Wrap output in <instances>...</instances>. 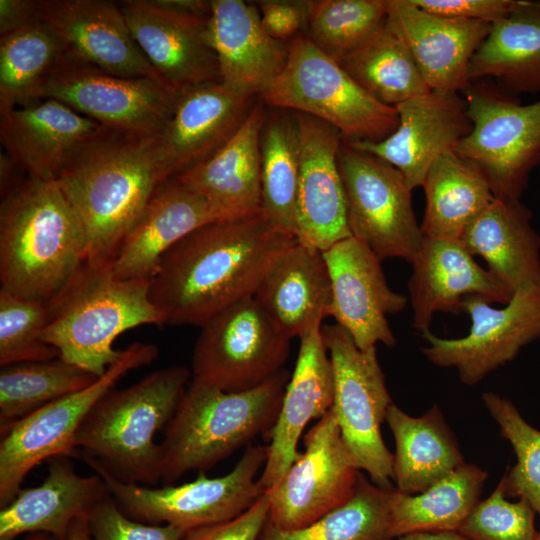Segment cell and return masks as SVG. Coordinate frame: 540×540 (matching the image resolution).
Segmentation results:
<instances>
[{"instance_id":"1","label":"cell","mask_w":540,"mask_h":540,"mask_svg":"<svg viewBox=\"0 0 540 540\" xmlns=\"http://www.w3.org/2000/svg\"><path fill=\"white\" fill-rule=\"evenodd\" d=\"M296 241L262 213L206 224L164 255L151 279V301L165 324L202 327L227 307L254 296L271 262Z\"/></svg>"},{"instance_id":"2","label":"cell","mask_w":540,"mask_h":540,"mask_svg":"<svg viewBox=\"0 0 540 540\" xmlns=\"http://www.w3.org/2000/svg\"><path fill=\"white\" fill-rule=\"evenodd\" d=\"M156 138L104 127L55 179L83 226L91 265L111 264L157 186Z\"/></svg>"},{"instance_id":"3","label":"cell","mask_w":540,"mask_h":540,"mask_svg":"<svg viewBox=\"0 0 540 540\" xmlns=\"http://www.w3.org/2000/svg\"><path fill=\"white\" fill-rule=\"evenodd\" d=\"M1 200L0 289L49 302L86 262L80 219L55 179L28 176Z\"/></svg>"},{"instance_id":"4","label":"cell","mask_w":540,"mask_h":540,"mask_svg":"<svg viewBox=\"0 0 540 540\" xmlns=\"http://www.w3.org/2000/svg\"><path fill=\"white\" fill-rule=\"evenodd\" d=\"M289 379L283 369L241 392L192 379L159 444L163 485H174L191 471L206 473L256 437L269 438Z\"/></svg>"},{"instance_id":"5","label":"cell","mask_w":540,"mask_h":540,"mask_svg":"<svg viewBox=\"0 0 540 540\" xmlns=\"http://www.w3.org/2000/svg\"><path fill=\"white\" fill-rule=\"evenodd\" d=\"M184 366L156 370L138 382L111 389L89 411L74 446L119 480L144 486L161 481L158 431L173 418L188 388ZM80 458V457H79Z\"/></svg>"},{"instance_id":"6","label":"cell","mask_w":540,"mask_h":540,"mask_svg":"<svg viewBox=\"0 0 540 540\" xmlns=\"http://www.w3.org/2000/svg\"><path fill=\"white\" fill-rule=\"evenodd\" d=\"M150 283L118 279L111 264L85 262L62 292L47 302L49 320L42 339L64 361L102 376L122 353L113 348L120 334L145 324H165L151 301Z\"/></svg>"},{"instance_id":"7","label":"cell","mask_w":540,"mask_h":540,"mask_svg":"<svg viewBox=\"0 0 540 540\" xmlns=\"http://www.w3.org/2000/svg\"><path fill=\"white\" fill-rule=\"evenodd\" d=\"M267 104L318 118L336 128L344 142L381 141L398 126L395 107L361 88L307 37L288 45L283 70L259 95Z\"/></svg>"},{"instance_id":"8","label":"cell","mask_w":540,"mask_h":540,"mask_svg":"<svg viewBox=\"0 0 540 540\" xmlns=\"http://www.w3.org/2000/svg\"><path fill=\"white\" fill-rule=\"evenodd\" d=\"M268 457V446H247L234 468L220 477L199 472L195 480L161 488L119 480L87 456L80 458L105 482L118 507L147 524H169L185 532L230 520L264 493L257 475Z\"/></svg>"},{"instance_id":"9","label":"cell","mask_w":540,"mask_h":540,"mask_svg":"<svg viewBox=\"0 0 540 540\" xmlns=\"http://www.w3.org/2000/svg\"><path fill=\"white\" fill-rule=\"evenodd\" d=\"M464 96L472 126L453 150L481 171L495 198L520 201L540 165V99L524 105L483 83Z\"/></svg>"},{"instance_id":"10","label":"cell","mask_w":540,"mask_h":540,"mask_svg":"<svg viewBox=\"0 0 540 540\" xmlns=\"http://www.w3.org/2000/svg\"><path fill=\"white\" fill-rule=\"evenodd\" d=\"M158 356L154 344L135 342L106 372L87 387L52 401L0 430V507L20 491L27 474L55 456L80 457L74 440L93 406L131 370L150 364Z\"/></svg>"},{"instance_id":"11","label":"cell","mask_w":540,"mask_h":540,"mask_svg":"<svg viewBox=\"0 0 540 540\" xmlns=\"http://www.w3.org/2000/svg\"><path fill=\"white\" fill-rule=\"evenodd\" d=\"M331 361L333 411L342 439L359 470L382 488H392L394 456L381 435L392 404L376 347L362 350L339 325L322 326Z\"/></svg>"},{"instance_id":"12","label":"cell","mask_w":540,"mask_h":540,"mask_svg":"<svg viewBox=\"0 0 540 540\" xmlns=\"http://www.w3.org/2000/svg\"><path fill=\"white\" fill-rule=\"evenodd\" d=\"M338 166L351 236L382 262L400 258L411 263L424 235L412 206L413 190L403 174L344 141Z\"/></svg>"},{"instance_id":"13","label":"cell","mask_w":540,"mask_h":540,"mask_svg":"<svg viewBox=\"0 0 540 540\" xmlns=\"http://www.w3.org/2000/svg\"><path fill=\"white\" fill-rule=\"evenodd\" d=\"M177 95L160 79L113 75L66 54L38 99H55L109 129L157 138L173 115Z\"/></svg>"},{"instance_id":"14","label":"cell","mask_w":540,"mask_h":540,"mask_svg":"<svg viewBox=\"0 0 540 540\" xmlns=\"http://www.w3.org/2000/svg\"><path fill=\"white\" fill-rule=\"evenodd\" d=\"M200 328L192 357L193 380L241 392L284 369L290 339L253 296L222 310Z\"/></svg>"},{"instance_id":"15","label":"cell","mask_w":540,"mask_h":540,"mask_svg":"<svg viewBox=\"0 0 540 540\" xmlns=\"http://www.w3.org/2000/svg\"><path fill=\"white\" fill-rule=\"evenodd\" d=\"M462 312L471 322L465 336L441 338L429 330L421 337L427 343L422 348L424 356L436 366L455 368L465 385L479 383L540 339V286L517 290L501 308L469 296L462 303Z\"/></svg>"},{"instance_id":"16","label":"cell","mask_w":540,"mask_h":540,"mask_svg":"<svg viewBox=\"0 0 540 540\" xmlns=\"http://www.w3.org/2000/svg\"><path fill=\"white\" fill-rule=\"evenodd\" d=\"M304 451L269 490L268 524L279 530L305 527L345 504L360 470L330 409L307 431Z\"/></svg>"},{"instance_id":"17","label":"cell","mask_w":540,"mask_h":540,"mask_svg":"<svg viewBox=\"0 0 540 540\" xmlns=\"http://www.w3.org/2000/svg\"><path fill=\"white\" fill-rule=\"evenodd\" d=\"M331 284L330 316L362 350L396 338L387 316L403 311L408 299L390 288L382 261L353 237L323 251Z\"/></svg>"},{"instance_id":"18","label":"cell","mask_w":540,"mask_h":540,"mask_svg":"<svg viewBox=\"0 0 540 540\" xmlns=\"http://www.w3.org/2000/svg\"><path fill=\"white\" fill-rule=\"evenodd\" d=\"M130 33L158 76L171 88L220 81L207 36L209 17L173 10L160 0L119 1Z\"/></svg>"},{"instance_id":"19","label":"cell","mask_w":540,"mask_h":540,"mask_svg":"<svg viewBox=\"0 0 540 540\" xmlns=\"http://www.w3.org/2000/svg\"><path fill=\"white\" fill-rule=\"evenodd\" d=\"M299 136L298 242L325 251L352 237L338 166L343 144L340 132L328 123L294 112Z\"/></svg>"},{"instance_id":"20","label":"cell","mask_w":540,"mask_h":540,"mask_svg":"<svg viewBox=\"0 0 540 540\" xmlns=\"http://www.w3.org/2000/svg\"><path fill=\"white\" fill-rule=\"evenodd\" d=\"M252 101L229 90L221 81L180 89L173 115L156 138L160 183L220 149L246 119Z\"/></svg>"},{"instance_id":"21","label":"cell","mask_w":540,"mask_h":540,"mask_svg":"<svg viewBox=\"0 0 540 540\" xmlns=\"http://www.w3.org/2000/svg\"><path fill=\"white\" fill-rule=\"evenodd\" d=\"M398 126L381 141L345 142L398 169L412 190L422 187L433 162L471 130L466 103L457 92L433 91L396 107Z\"/></svg>"},{"instance_id":"22","label":"cell","mask_w":540,"mask_h":540,"mask_svg":"<svg viewBox=\"0 0 540 540\" xmlns=\"http://www.w3.org/2000/svg\"><path fill=\"white\" fill-rule=\"evenodd\" d=\"M39 21L70 57L113 75L161 80L133 39L118 2L39 0Z\"/></svg>"},{"instance_id":"23","label":"cell","mask_w":540,"mask_h":540,"mask_svg":"<svg viewBox=\"0 0 540 540\" xmlns=\"http://www.w3.org/2000/svg\"><path fill=\"white\" fill-rule=\"evenodd\" d=\"M386 24L404 42L433 91L464 92L471 59L491 23L437 15L411 0H387Z\"/></svg>"},{"instance_id":"24","label":"cell","mask_w":540,"mask_h":540,"mask_svg":"<svg viewBox=\"0 0 540 540\" xmlns=\"http://www.w3.org/2000/svg\"><path fill=\"white\" fill-rule=\"evenodd\" d=\"M408 281L412 326L429 331L438 312L460 314L469 296L506 304L513 293L481 267L461 241L424 237Z\"/></svg>"},{"instance_id":"25","label":"cell","mask_w":540,"mask_h":540,"mask_svg":"<svg viewBox=\"0 0 540 540\" xmlns=\"http://www.w3.org/2000/svg\"><path fill=\"white\" fill-rule=\"evenodd\" d=\"M266 117L260 104L253 105L241 126L220 149L174 177L205 199L218 221L261 213L260 139Z\"/></svg>"},{"instance_id":"26","label":"cell","mask_w":540,"mask_h":540,"mask_svg":"<svg viewBox=\"0 0 540 540\" xmlns=\"http://www.w3.org/2000/svg\"><path fill=\"white\" fill-rule=\"evenodd\" d=\"M208 41L217 57L221 83L253 99L283 70L288 45L270 37L255 4L211 0Z\"/></svg>"},{"instance_id":"27","label":"cell","mask_w":540,"mask_h":540,"mask_svg":"<svg viewBox=\"0 0 540 540\" xmlns=\"http://www.w3.org/2000/svg\"><path fill=\"white\" fill-rule=\"evenodd\" d=\"M334 382L322 325L300 338L297 360L270 432L268 457L258 482L265 491L276 485L298 458L299 439L311 420L332 407Z\"/></svg>"},{"instance_id":"28","label":"cell","mask_w":540,"mask_h":540,"mask_svg":"<svg viewBox=\"0 0 540 540\" xmlns=\"http://www.w3.org/2000/svg\"><path fill=\"white\" fill-rule=\"evenodd\" d=\"M103 128L62 102L40 98L0 115V142L29 177L53 180Z\"/></svg>"},{"instance_id":"29","label":"cell","mask_w":540,"mask_h":540,"mask_svg":"<svg viewBox=\"0 0 540 540\" xmlns=\"http://www.w3.org/2000/svg\"><path fill=\"white\" fill-rule=\"evenodd\" d=\"M214 221L218 219L206 200L176 178L160 183L113 259V275L151 280L174 245Z\"/></svg>"},{"instance_id":"30","label":"cell","mask_w":540,"mask_h":540,"mask_svg":"<svg viewBox=\"0 0 540 540\" xmlns=\"http://www.w3.org/2000/svg\"><path fill=\"white\" fill-rule=\"evenodd\" d=\"M48 474L33 488L20 489L0 511V540H16L23 534L44 532L66 540L73 523L89 518L96 505L109 494L98 475L82 476L71 457L48 459Z\"/></svg>"},{"instance_id":"31","label":"cell","mask_w":540,"mask_h":540,"mask_svg":"<svg viewBox=\"0 0 540 540\" xmlns=\"http://www.w3.org/2000/svg\"><path fill=\"white\" fill-rule=\"evenodd\" d=\"M253 297L287 338H302L330 316L323 252L296 241L271 262Z\"/></svg>"},{"instance_id":"32","label":"cell","mask_w":540,"mask_h":540,"mask_svg":"<svg viewBox=\"0 0 540 540\" xmlns=\"http://www.w3.org/2000/svg\"><path fill=\"white\" fill-rule=\"evenodd\" d=\"M532 211L520 201L495 198L469 225L461 243L513 294L540 286V235Z\"/></svg>"},{"instance_id":"33","label":"cell","mask_w":540,"mask_h":540,"mask_svg":"<svg viewBox=\"0 0 540 540\" xmlns=\"http://www.w3.org/2000/svg\"><path fill=\"white\" fill-rule=\"evenodd\" d=\"M494 78L517 97L540 93V4L521 0L507 17L491 23L469 65L471 82Z\"/></svg>"},{"instance_id":"34","label":"cell","mask_w":540,"mask_h":540,"mask_svg":"<svg viewBox=\"0 0 540 540\" xmlns=\"http://www.w3.org/2000/svg\"><path fill=\"white\" fill-rule=\"evenodd\" d=\"M385 421L395 441L393 480L399 492L421 493L465 463L436 405L412 417L392 403Z\"/></svg>"},{"instance_id":"35","label":"cell","mask_w":540,"mask_h":540,"mask_svg":"<svg viewBox=\"0 0 540 540\" xmlns=\"http://www.w3.org/2000/svg\"><path fill=\"white\" fill-rule=\"evenodd\" d=\"M422 188L425 210L420 225L424 237L429 238L460 241L495 199L481 171L454 150L433 162Z\"/></svg>"},{"instance_id":"36","label":"cell","mask_w":540,"mask_h":540,"mask_svg":"<svg viewBox=\"0 0 540 540\" xmlns=\"http://www.w3.org/2000/svg\"><path fill=\"white\" fill-rule=\"evenodd\" d=\"M487 473L463 463L417 494L394 488L391 497L390 539L417 533L458 532L479 502Z\"/></svg>"},{"instance_id":"37","label":"cell","mask_w":540,"mask_h":540,"mask_svg":"<svg viewBox=\"0 0 540 540\" xmlns=\"http://www.w3.org/2000/svg\"><path fill=\"white\" fill-rule=\"evenodd\" d=\"M340 65L361 88L388 106L430 91L406 45L386 21Z\"/></svg>"},{"instance_id":"38","label":"cell","mask_w":540,"mask_h":540,"mask_svg":"<svg viewBox=\"0 0 540 540\" xmlns=\"http://www.w3.org/2000/svg\"><path fill=\"white\" fill-rule=\"evenodd\" d=\"M260 158L261 213L277 230L296 237L300 165L294 113H273L266 117Z\"/></svg>"},{"instance_id":"39","label":"cell","mask_w":540,"mask_h":540,"mask_svg":"<svg viewBox=\"0 0 540 540\" xmlns=\"http://www.w3.org/2000/svg\"><path fill=\"white\" fill-rule=\"evenodd\" d=\"M66 52L41 22L0 35V115L38 99Z\"/></svg>"},{"instance_id":"40","label":"cell","mask_w":540,"mask_h":540,"mask_svg":"<svg viewBox=\"0 0 540 540\" xmlns=\"http://www.w3.org/2000/svg\"><path fill=\"white\" fill-rule=\"evenodd\" d=\"M394 488H382L360 473L355 491L342 506L309 525L294 530L265 526L261 540H391V497Z\"/></svg>"},{"instance_id":"41","label":"cell","mask_w":540,"mask_h":540,"mask_svg":"<svg viewBox=\"0 0 540 540\" xmlns=\"http://www.w3.org/2000/svg\"><path fill=\"white\" fill-rule=\"evenodd\" d=\"M97 378L60 357L1 366L0 430Z\"/></svg>"},{"instance_id":"42","label":"cell","mask_w":540,"mask_h":540,"mask_svg":"<svg viewBox=\"0 0 540 540\" xmlns=\"http://www.w3.org/2000/svg\"><path fill=\"white\" fill-rule=\"evenodd\" d=\"M387 0L308 1L307 37L338 63L385 23Z\"/></svg>"},{"instance_id":"43","label":"cell","mask_w":540,"mask_h":540,"mask_svg":"<svg viewBox=\"0 0 540 540\" xmlns=\"http://www.w3.org/2000/svg\"><path fill=\"white\" fill-rule=\"evenodd\" d=\"M482 400L516 454L515 466L503 475L506 495L527 501L540 518V431L507 398L485 392Z\"/></svg>"},{"instance_id":"44","label":"cell","mask_w":540,"mask_h":540,"mask_svg":"<svg viewBox=\"0 0 540 540\" xmlns=\"http://www.w3.org/2000/svg\"><path fill=\"white\" fill-rule=\"evenodd\" d=\"M48 320L47 302L0 289V366L58 358L59 352L42 339Z\"/></svg>"},{"instance_id":"45","label":"cell","mask_w":540,"mask_h":540,"mask_svg":"<svg viewBox=\"0 0 540 540\" xmlns=\"http://www.w3.org/2000/svg\"><path fill=\"white\" fill-rule=\"evenodd\" d=\"M504 479L490 496L476 504L458 530L468 540H536L535 516L525 500L506 499Z\"/></svg>"},{"instance_id":"46","label":"cell","mask_w":540,"mask_h":540,"mask_svg":"<svg viewBox=\"0 0 540 540\" xmlns=\"http://www.w3.org/2000/svg\"><path fill=\"white\" fill-rule=\"evenodd\" d=\"M90 540H181L185 531L169 524H147L128 517L109 494L89 518Z\"/></svg>"},{"instance_id":"47","label":"cell","mask_w":540,"mask_h":540,"mask_svg":"<svg viewBox=\"0 0 540 540\" xmlns=\"http://www.w3.org/2000/svg\"><path fill=\"white\" fill-rule=\"evenodd\" d=\"M269 496H262L240 515L185 532L181 540H258L268 523Z\"/></svg>"},{"instance_id":"48","label":"cell","mask_w":540,"mask_h":540,"mask_svg":"<svg viewBox=\"0 0 540 540\" xmlns=\"http://www.w3.org/2000/svg\"><path fill=\"white\" fill-rule=\"evenodd\" d=\"M428 12L451 18L496 22L511 14L521 0H411Z\"/></svg>"},{"instance_id":"49","label":"cell","mask_w":540,"mask_h":540,"mask_svg":"<svg viewBox=\"0 0 540 540\" xmlns=\"http://www.w3.org/2000/svg\"><path fill=\"white\" fill-rule=\"evenodd\" d=\"M261 24L273 39L284 42L305 27L308 1L266 0L257 2Z\"/></svg>"},{"instance_id":"50","label":"cell","mask_w":540,"mask_h":540,"mask_svg":"<svg viewBox=\"0 0 540 540\" xmlns=\"http://www.w3.org/2000/svg\"><path fill=\"white\" fill-rule=\"evenodd\" d=\"M39 21V0H0V35Z\"/></svg>"},{"instance_id":"51","label":"cell","mask_w":540,"mask_h":540,"mask_svg":"<svg viewBox=\"0 0 540 540\" xmlns=\"http://www.w3.org/2000/svg\"><path fill=\"white\" fill-rule=\"evenodd\" d=\"M28 177L25 171L4 151L0 154L1 199L16 190Z\"/></svg>"},{"instance_id":"52","label":"cell","mask_w":540,"mask_h":540,"mask_svg":"<svg viewBox=\"0 0 540 540\" xmlns=\"http://www.w3.org/2000/svg\"><path fill=\"white\" fill-rule=\"evenodd\" d=\"M392 540H468L458 532L417 533L404 535Z\"/></svg>"},{"instance_id":"53","label":"cell","mask_w":540,"mask_h":540,"mask_svg":"<svg viewBox=\"0 0 540 540\" xmlns=\"http://www.w3.org/2000/svg\"><path fill=\"white\" fill-rule=\"evenodd\" d=\"M66 540H90L88 519L76 520L71 526Z\"/></svg>"},{"instance_id":"54","label":"cell","mask_w":540,"mask_h":540,"mask_svg":"<svg viewBox=\"0 0 540 540\" xmlns=\"http://www.w3.org/2000/svg\"><path fill=\"white\" fill-rule=\"evenodd\" d=\"M25 540H59L57 537L44 532L30 533Z\"/></svg>"},{"instance_id":"55","label":"cell","mask_w":540,"mask_h":540,"mask_svg":"<svg viewBox=\"0 0 540 540\" xmlns=\"http://www.w3.org/2000/svg\"><path fill=\"white\" fill-rule=\"evenodd\" d=\"M536 540H540V530L538 531L537 539H536Z\"/></svg>"},{"instance_id":"56","label":"cell","mask_w":540,"mask_h":540,"mask_svg":"<svg viewBox=\"0 0 540 540\" xmlns=\"http://www.w3.org/2000/svg\"><path fill=\"white\" fill-rule=\"evenodd\" d=\"M538 2H539V4H540V1H538Z\"/></svg>"}]
</instances>
